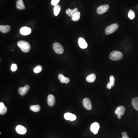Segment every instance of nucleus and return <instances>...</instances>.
<instances>
[{
    "label": "nucleus",
    "mask_w": 138,
    "mask_h": 138,
    "mask_svg": "<svg viewBox=\"0 0 138 138\" xmlns=\"http://www.w3.org/2000/svg\"><path fill=\"white\" fill-rule=\"evenodd\" d=\"M17 45L22 51L24 53H28L30 50V44L26 41H20L18 42Z\"/></svg>",
    "instance_id": "1"
},
{
    "label": "nucleus",
    "mask_w": 138,
    "mask_h": 138,
    "mask_svg": "<svg viewBox=\"0 0 138 138\" xmlns=\"http://www.w3.org/2000/svg\"><path fill=\"white\" fill-rule=\"evenodd\" d=\"M109 56L111 60L118 61L122 59L123 58V54L120 51H114L110 53Z\"/></svg>",
    "instance_id": "2"
},
{
    "label": "nucleus",
    "mask_w": 138,
    "mask_h": 138,
    "mask_svg": "<svg viewBox=\"0 0 138 138\" xmlns=\"http://www.w3.org/2000/svg\"><path fill=\"white\" fill-rule=\"evenodd\" d=\"M119 28V25L117 23H114L107 27L105 29V33L109 35L115 32Z\"/></svg>",
    "instance_id": "3"
},
{
    "label": "nucleus",
    "mask_w": 138,
    "mask_h": 138,
    "mask_svg": "<svg viewBox=\"0 0 138 138\" xmlns=\"http://www.w3.org/2000/svg\"><path fill=\"white\" fill-rule=\"evenodd\" d=\"M53 49L57 54H61L64 52V49L62 46L58 43H55L53 44Z\"/></svg>",
    "instance_id": "4"
},
{
    "label": "nucleus",
    "mask_w": 138,
    "mask_h": 138,
    "mask_svg": "<svg viewBox=\"0 0 138 138\" xmlns=\"http://www.w3.org/2000/svg\"><path fill=\"white\" fill-rule=\"evenodd\" d=\"M126 109L124 106H120L117 107L115 111V114L117 115L118 119H121V117L124 114Z\"/></svg>",
    "instance_id": "5"
},
{
    "label": "nucleus",
    "mask_w": 138,
    "mask_h": 138,
    "mask_svg": "<svg viewBox=\"0 0 138 138\" xmlns=\"http://www.w3.org/2000/svg\"><path fill=\"white\" fill-rule=\"evenodd\" d=\"M109 9V5H104L99 6L96 10L97 13L98 14H102L106 12Z\"/></svg>",
    "instance_id": "6"
},
{
    "label": "nucleus",
    "mask_w": 138,
    "mask_h": 138,
    "mask_svg": "<svg viewBox=\"0 0 138 138\" xmlns=\"http://www.w3.org/2000/svg\"><path fill=\"white\" fill-rule=\"evenodd\" d=\"M83 105L84 108L87 110H91L92 109V106L91 100L88 98H85L83 100Z\"/></svg>",
    "instance_id": "7"
},
{
    "label": "nucleus",
    "mask_w": 138,
    "mask_h": 138,
    "mask_svg": "<svg viewBox=\"0 0 138 138\" xmlns=\"http://www.w3.org/2000/svg\"><path fill=\"white\" fill-rule=\"evenodd\" d=\"M30 88V86L28 85H26L24 87H20L18 89V93L21 96H25L28 92Z\"/></svg>",
    "instance_id": "8"
},
{
    "label": "nucleus",
    "mask_w": 138,
    "mask_h": 138,
    "mask_svg": "<svg viewBox=\"0 0 138 138\" xmlns=\"http://www.w3.org/2000/svg\"><path fill=\"white\" fill-rule=\"evenodd\" d=\"M99 124L98 123L95 122L93 123L91 126V130L94 134H97L98 132V130L99 129Z\"/></svg>",
    "instance_id": "9"
},
{
    "label": "nucleus",
    "mask_w": 138,
    "mask_h": 138,
    "mask_svg": "<svg viewBox=\"0 0 138 138\" xmlns=\"http://www.w3.org/2000/svg\"><path fill=\"white\" fill-rule=\"evenodd\" d=\"M78 43L79 47L82 49H85L88 46V44L86 40L81 37L78 39Z\"/></svg>",
    "instance_id": "10"
},
{
    "label": "nucleus",
    "mask_w": 138,
    "mask_h": 138,
    "mask_svg": "<svg viewBox=\"0 0 138 138\" xmlns=\"http://www.w3.org/2000/svg\"><path fill=\"white\" fill-rule=\"evenodd\" d=\"M16 131L18 134L24 135L27 133V130L23 126L18 125L16 127Z\"/></svg>",
    "instance_id": "11"
},
{
    "label": "nucleus",
    "mask_w": 138,
    "mask_h": 138,
    "mask_svg": "<svg viewBox=\"0 0 138 138\" xmlns=\"http://www.w3.org/2000/svg\"><path fill=\"white\" fill-rule=\"evenodd\" d=\"M20 33L22 35H27L31 33V28L29 27H24L22 28L20 30Z\"/></svg>",
    "instance_id": "12"
},
{
    "label": "nucleus",
    "mask_w": 138,
    "mask_h": 138,
    "mask_svg": "<svg viewBox=\"0 0 138 138\" xmlns=\"http://www.w3.org/2000/svg\"><path fill=\"white\" fill-rule=\"evenodd\" d=\"M47 103L48 105L51 107L53 106L55 103V99L53 95L50 94L47 98Z\"/></svg>",
    "instance_id": "13"
},
{
    "label": "nucleus",
    "mask_w": 138,
    "mask_h": 138,
    "mask_svg": "<svg viewBox=\"0 0 138 138\" xmlns=\"http://www.w3.org/2000/svg\"><path fill=\"white\" fill-rule=\"evenodd\" d=\"M64 118L68 121H74L76 119L75 115L70 113H66L64 115Z\"/></svg>",
    "instance_id": "14"
},
{
    "label": "nucleus",
    "mask_w": 138,
    "mask_h": 138,
    "mask_svg": "<svg viewBox=\"0 0 138 138\" xmlns=\"http://www.w3.org/2000/svg\"><path fill=\"white\" fill-rule=\"evenodd\" d=\"M58 79L62 83H65L68 84L70 81L69 78L65 77L63 74H60L58 76Z\"/></svg>",
    "instance_id": "15"
},
{
    "label": "nucleus",
    "mask_w": 138,
    "mask_h": 138,
    "mask_svg": "<svg viewBox=\"0 0 138 138\" xmlns=\"http://www.w3.org/2000/svg\"><path fill=\"white\" fill-rule=\"evenodd\" d=\"M11 29V27L9 25H1L0 26V31L4 33H8L10 31Z\"/></svg>",
    "instance_id": "16"
},
{
    "label": "nucleus",
    "mask_w": 138,
    "mask_h": 138,
    "mask_svg": "<svg viewBox=\"0 0 138 138\" xmlns=\"http://www.w3.org/2000/svg\"><path fill=\"white\" fill-rule=\"evenodd\" d=\"M115 82V79L114 76L112 75L110 77V82L107 84V88L108 89H111L112 87L114 86Z\"/></svg>",
    "instance_id": "17"
},
{
    "label": "nucleus",
    "mask_w": 138,
    "mask_h": 138,
    "mask_svg": "<svg viewBox=\"0 0 138 138\" xmlns=\"http://www.w3.org/2000/svg\"><path fill=\"white\" fill-rule=\"evenodd\" d=\"M16 7L19 10H23L25 9V6L22 0H17V1Z\"/></svg>",
    "instance_id": "18"
},
{
    "label": "nucleus",
    "mask_w": 138,
    "mask_h": 138,
    "mask_svg": "<svg viewBox=\"0 0 138 138\" xmlns=\"http://www.w3.org/2000/svg\"><path fill=\"white\" fill-rule=\"evenodd\" d=\"M7 112V107L5 106L3 102L0 103V114L1 115H4Z\"/></svg>",
    "instance_id": "19"
},
{
    "label": "nucleus",
    "mask_w": 138,
    "mask_h": 138,
    "mask_svg": "<svg viewBox=\"0 0 138 138\" xmlns=\"http://www.w3.org/2000/svg\"><path fill=\"white\" fill-rule=\"evenodd\" d=\"M96 79V74L94 73H92L87 76L86 79L88 82L91 83L94 82Z\"/></svg>",
    "instance_id": "20"
},
{
    "label": "nucleus",
    "mask_w": 138,
    "mask_h": 138,
    "mask_svg": "<svg viewBox=\"0 0 138 138\" xmlns=\"http://www.w3.org/2000/svg\"><path fill=\"white\" fill-rule=\"evenodd\" d=\"M78 12V9L77 8H74L73 10L71 9H68L66 11V14L69 17H72V15Z\"/></svg>",
    "instance_id": "21"
},
{
    "label": "nucleus",
    "mask_w": 138,
    "mask_h": 138,
    "mask_svg": "<svg viewBox=\"0 0 138 138\" xmlns=\"http://www.w3.org/2000/svg\"><path fill=\"white\" fill-rule=\"evenodd\" d=\"M72 20L73 21H77L80 19V12H77L74 14L72 17Z\"/></svg>",
    "instance_id": "22"
},
{
    "label": "nucleus",
    "mask_w": 138,
    "mask_h": 138,
    "mask_svg": "<svg viewBox=\"0 0 138 138\" xmlns=\"http://www.w3.org/2000/svg\"><path fill=\"white\" fill-rule=\"evenodd\" d=\"M30 110L34 112H38L40 110V107L38 105H31L30 107Z\"/></svg>",
    "instance_id": "23"
},
{
    "label": "nucleus",
    "mask_w": 138,
    "mask_h": 138,
    "mask_svg": "<svg viewBox=\"0 0 138 138\" xmlns=\"http://www.w3.org/2000/svg\"><path fill=\"white\" fill-rule=\"evenodd\" d=\"M132 104L134 109L138 111V97L133 99L132 101Z\"/></svg>",
    "instance_id": "24"
},
{
    "label": "nucleus",
    "mask_w": 138,
    "mask_h": 138,
    "mask_svg": "<svg viewBox=\"0 0 138 138\" xmlns=\"http://www.w3.org/2000/svg\"><path fill=\"white\" fill-rule=\"evenodd\" d=\"M60 10H61V7L60 5H57L55 6L54 9H53L55 15L56 16H58L60 12Z\"/></svg>",
    "instance_id": "25"
},
{
    "label": "nucleus",
    "mask_w": 138,
    "mask_h": 138,
    "mask_svg": "<svg viewBox=\"0 0 138 138\" xmlns=\"http://www.w3.org/2000/svg\"><path fill=\"white\" fill-rule=\"evenodd\" d=\"M42 66L38 65L33 69V72L35 73H39L42 72Z\"/></svg>",
    "instance_id": "26"
},
{
    "label": "nucleus",
    "mask_w": 138,
    "mask_h": 138,
    "mask_svg": "<svg viewBox=\"0 0 138 138\" xmlns=\"http://www.w3.org/2000/svg\"><path fill=\"white\" fill-rule=\"evenodd\" d=\"M128 18L131 20H133L135 17V14L132 10H130L128 13Z\"/></svg>",
    "instance_id": "27"
},
{
    "label": "nucleus",
    "mask_w": 138,
    "mask_h": 138,
    "mask_svg": "<svg viewBox=\"0 0 138 138\" xmlns=\"http://www.w3.org/2000/svg\"><path fill=\"white\" fill-rule=\"evenodd\" d=\"M17 66L16 64H12L11 66V70L12 72H14L16 71L17 70Z\"/></svg>",
    "instance_id": "28"
},
{
    "label": "nucleus",
    "mask_w": 138,
    "mask_h": 138,
    "mask_svg": "<svg viewBox=\"0 0 138 138\" xmlns=\"http://www.w3.org/2000/svg\"><path fill=\"white\" fill-rule=\"evenodd\" d=\"M60 1V0H52L51 2V4L53 6H55L58 5V4L59 3Z\"/></svg>",
    "instance_id": "29"
},
{
    "label": "nucleus",
    "mask_w": 138,
    "mask_h": 138,
    "mask_svg": "<svg viewBox=\"0 0 138 138\" xmlns=\"http://www.w3.org/2000/svg\"><path fill=\"white\" fill-rule=\"evenodd\" d=\"M122 138H130L128 137L127 134L126 132H122Z\"/></svg>",
    "instance_id": "30"
}]
</instances>
